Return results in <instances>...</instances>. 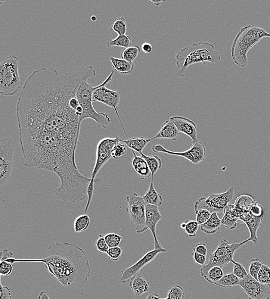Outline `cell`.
<instances>
[{
    "label": "cell",
    "instance_id": "obj_1",
    "mask_svg": "<svg viewBox=\"0 0 270 299\" xmlns=\"http://www.w3.org/2000/svg\"><path fill=\"white\" fill-rule=\"evenodd\" d=\"M85 77L77 70L61 74L40 68L28 77L17 104L18 126L34 128L66 137L79 144V118L70 101Z\"/></svg>",
    "mask_w": 270,
    "mask_h": 299
},
{
    "label": "cell",
    "instance_id": "obj_2",
    "mask_svg": "<svg viewBox=\"0 0 270 299\" xmlns=\"http://www.w3.org/2000/svg\"><path fill=\"white\" fill-rule=\"evenodd\" d=\"M11 264L21 262H40L44 263L50 274L55 277L63 286L82 288L91 276V268L86 253L73 243H56L48 249L45 258L35 260H18L9 258Z\"/></svg>",
    "mask_w": 270,
    "mask_h": 299
},
{
    "label": "cell",
    "instance_id": "obj_3",
    "mask_svg": "<svg viewBox=\"0 0 270 299\" xmlns=\"http://www.w3.org/2000/svg\"><path fill=\"white\" fill-rule=\"evenodd\" d=\"M176 65L178 68L176 74L185 77L186 71L192 65L202 63L219 64L221 57L215 46L206 42L194 43L186 47L176 55Z\"/></svg>",
    "mask_w": 270,
    "mask_h": 299
},
{
    "label": "cell",
    "instance_id": "obj_4",
    "mask_svg": "<svg viewBox=\"0 0 270 299\" xmlns=\"http://www.w3.org/2000/svg\"><path fill=\"white\" fill-rule=\"evenodd\" d=\"M265 37H270V33L255 25L241 28L231 48V57L235 64L239 67H246L248 65V52Z\"/></svg>",
    "mask_w": 270,
    "mask_h": 299
},
{
    "label": "cell",
    "instance_id": "obj_5",
    "mask_svg": "<svg viewBox=\"0 0 270 299\" xmlns=\"http://www.w3.org/2000/svg\"><path fill=\"white\" fill-rule=\"evenodd\" d=\"M99 85L94 86L89 84L88 82H84L80 84L76 92V98L79 104L83 108L82 114L79 118V129L82 121L86 119L94 120L98 127L106 129L111 122L109 115L103 112H98L93 106V94Z\"/></svg>",
    "mask_w": 270,
    "mask_h": 299
},
{
    "label": "cell",
    "instance_id": "obj_6",
    "mask_svg": "<svg viewBox=\"0 0 270 299\" xmlns=\"http://www.w3.org/2000/svg\"><path fill=\"white\" fill-rule=\"evenodd\" d=\"M18 58L11 55L3 59L0 64V93L13 96L23 88L22 79L18 73Z\"/></svg>",
    "mask_w": 270,
    "mask_h": 299
},
{
    "label": "cell",
    "instance_id": "obj_7",
    "mask_svg": "<svg viewBox=\"0 0 270 299\" xmlns=\"http://www.w3.org/2000/svg\"><path fill=\"white\" fill-rule=\"evenodd\" d=\"M120 139L117 136L116 138H104L99 142L96 148V160L94 169L91 174V182L90 183L88 188V201L86 204L85 213L88 211L90 204L92 200L94 192V183L100 184L102 182L101 178L96 179V176L107 161L112 158V152L118 143L119 142Z\"/></svg>",
    "mask_w": 270,
    "mask_h": 299
},
{
    "label": "cell",
    "instance_id": "obj_8",
    "mask_svg": "<svg viewBox=\"0 0 270 299\" xmlns=\"http://www.w3.org/2000/svg\"><path fill=\"white\" fill-rule=\"evenodd\" d=\"M249 241L250 240L248 239L240 243L230 244L226 239L221 240L216 250L210 254L208 263L201 267V276L204 278L209 270L213 266L222 267L229 263L234 264L235 262L234 260L235 252Z\"/></svg>",
    "mask_w": 270,
    "mask_h": 299
},
{
    "label": "cell",
    "instance_id": "obj_9",
    "mask_svg": "<svg viewBox=\"0 0 270 299\" xmlns=\"http://www.w3.org/2000/svg\"><path fill=\"white\" fill-rule=\"evenodd\" d=\"M234 198V188L233 186L222 194L210 193L207 198L202 197L195 202L194 211L195 213L202 209L209 211L211 213H223Z\"/></svg>",
    "mask_w": 270,
    "mask_h": 299
},
{
    "label": "cell",
    "instance_id": "obj_10",
    "mask_svg": "<svg viewBox=\"0 0 270 299\" xmlns=\"http://www.w3.org/2000/svg\"><path fill=\"white\" fill-rule=\"evenodd\" d=\"M15 143L5 137L0 141V188L6 185L11 176L14 165Z\"/></svg>",
    "mask_w": 270,
    "mask_h": 299
},
{
    "label": "cell",
    "instance_id": "obj_11",
    "mask_svg": "<svg viewBox=\"0 0 270 299\" xmlns=\"http://www.w3.org/2000/svg\"><path fill=\"white\" fill-rule=\"evenodd\" d=\"M114 73L115 71L114 70L112 71L111 74L105 79L104 82L100 84L99 88L95 90L94 94H93V101L101 102V103L106 105L108 107L114 109L120 121L123 132L127 137L125 127L123 125L118 112V106L120 101V92L119 91H115V90L106 88L107 84L111 83L112 80H113Z\"/></svg>",
    "mask_w": 270,
    "mask_h": 299
},
{
    "label": "cell",
    "instance_id": "obj_12",
    "mask_svg": "<svg viewBox=\"0 0 270 299\" xmlns=\"http://www.w3.org/2000/svg\"><path fill=\"white\" fill-rule=\"evenodd\" d=\"M126 211L135 224L136 232L141 233L148 229L146 226V203L142 196L133 194L127 196Z\"/></svg>",
    "mask_w": 270,
    "mask_h": 299
},
{
    "label": "cell",
    "instance_id": "obj_13",
    "mask_svg": "<svg viewBox=\"0 0 270 299\" xmlns=\"http://www.w3.org/2000/svg\"><path fill=\"white\" fill-rule=\"evenodd\" d=\"M152 150L155 153L162 152L169 155H176L187 159L194 165H198L206 159V150L205 146L198 141L192 144L190 148L184 152H174L169 150L160 145L152 146Z\"/></svg>",
    "mask_w": 270,
    "mask_h": 299
},
{
    "label": "cell",
    "instance_id": "obj_14",
    "mask_svg": "<svg viewBox=\"0 0 270 299\" xmlns=\"http://www.w3.org/2000/svg\"><path fill=\"white\" fill-rule=\"evenodd\" d=\"M238 285L248 299H270V284H263L250 275L240 280Z\"/></svg>",
    "mask_w": 270,
    "mask_h": 299
},
{
    "label": "cell",
    "instance_id": "obj_15",
    "mask_svg": "<svg viewBox=\"0 0 270 299\" xmlns=\"http://www.w3.org/2000/svg\"><path fill=\"white\" fill-rule=\"evenodd\" d=\"M167 250L166 249H160V250H154L148 251L140 260L133 264L132 266L127 267L122 271L119 282L122 284L130 281L133 277L137 275L138 273L148 264L151 263L155 259L158 254L162 253H166Z\"/></svg>",
    "mask_w": 270,
    "mask_h": 299
},
{
    "label": "cell",
    "instance_id": "obj_16",
    "mask_svg": "<svg viewBox=\"0 0 270 299\" xmlns=\"http://www.w3.org/2000/svg\"><path fill=\"white\" fill-rule=\"evenodd\" d=\"M163 219L159 209V207L154 205H146V226L151 230L154 241L155 250H160L164 248L160 242L158 241L156 235V227L158 223Z\"/></svg>",
    "mask_w": 270,
    "mask_h": 299
},
{
    "label": "cell",
    "instance_id": "obj_17",
    "mask_svg": "<svg viewBox=\"0 0 270 299\" xmlns=\"http://www.w3.org/2000/svg\"><path fill=\"white\" fill-rule=\"evenodd\" d=\"M169 120L175 124L179 133H185L191 138L193 144L199 141L197 138V127L193 121L181 116H172L170 117Z\"/></svg>",
    "mask_w": 270,
    "mask_h": 299
},
{
    "label": "cell",
    "instance_id": "obj_18",
    "mask_svg": "<svg viewBox=\"0 0 270 299\" xmlns=\"http://www.w3.org/2000/svg\"><path fill=\"white\" fill-rule=\"evenodd\" d=\"M263 217H256L253 216L250 212L240 214V219L242 222L246 224L250 233V241H252L254 245H257L259 242L257 236V232L261 226Z\"/></svg>",
    "mask_w": 270,
    "mask_h": 299
},
{
    "label": "cell",
    "instance_id": "obj_19",
    "mask_svg": "<svg viewBox=\"0 0 270 299\" xmlns=\"http://www.w3.org/2000/svg\"><path fill=\"white\" fill-rule=\"evenodd\" d=\"M223 213L224 216L221 219V224L226 228L234 230L236 228L237 223H241L242 222L240 219L241 213L236 208L234 204H229L223 211Z\"/></svg>",
    "mask_w": 270,
    "mask_h": 299
},
{
    "label": "cell",
    "instance_id": "obj_20",
    "mask_svg": "<svg viewBox=\"0 0 270 299\" xmlns=\"http://www.w3.org/2000/svg\"><path fill=\"white\" fill-rule=\"evenodd\" d=\"M129 286L136 298H139L151 289L150 283L144 277L136 275L130 280Z\"/></svg>",
    "mask_w": 270,
    "mask_h": 299
},
{
    "label": "cell",
    "instance_id": "obj_21",
    "mask_svg": "<svg viewBox=\"0 0 270 299\" xmlns=\"http://www.w3.org/2000/svg\"><path fill=\"white\" fill-rule=\"evenodd\" d=\"M132 152L133 155H134L132 161V166L137 174L139 178L141 180H144L152 176L151 171L148 166L147 161L141 156H137L135 151L132 150Z\"/></svg>",
    "mask_w": 270,
    "mask_h": 299
},
{
    "label": "cell",
    "instance_id": "obj_22",
    "mask_svg": "<svg viewBox=\"0 0 270 299\" xmlns=\"http://www.w3.org/2000/svg\"><path fill=\"white\" fill-rule=\"evenodd\" d=\"M179 132L172 121L167 120L161 127L160 132L153 137L155 139H169L176 141L179 136Z\"/></svg>",
    "mask_w": 270,
    "mask_h": 299
},
{
    "label": "cell",
    "instance_id": "obj_23",
    "mask_svg": "<svg viewBox=\"0 0 270 299\" xmlns=\"http://www.w3.org/2000/svg\"><path fill=\"white\" fill-rule=\"evenodd\" d=\"M153 138L146 139L143 137H133L130 139L126 140L120 139L122 142L127 146V148L132 149V150L138 152L139 154H142L144 149L145 148L149 143L151 142Z\"/></svg>",
    "mask_w": 270,
    "mask_h": 299
},
{
    "label": "cell",
    "instance_id": "obj_24",
    "mask_svg": "<svg viewBox=\"0 0 270 299\" xmlns=\"http://www.w3.org/2000/svg\"><path fill=\"white\" fill-rule=\"evenodd\" d=\"M112 66L114 71L122 74L128 75L131 74L135 68L134 63H130L123 59L111 57L110 58Z\"/></svg>",
    "mask_w": 270,
    "mask_h": 299
},
{
    "label": "cell",
    "instance_id": "obj_25",
    "mask_svg": "<svg viewBox=\"0 0 270 299\" xmlns=\"http://www.w3.org/2000/svg\"><path fill=\"white\" fill-rule=\"evenodd\" d=\"M142 197H143L146 204L159 207L162 205L163 202L162 196L156 191L154 188L153 179H152L150 188Z\"/></svg>",
    "mask_w": 270,
    "mask_h": 299
},
{
    "label": "cell",
    "instance_id": "obj_26",
    "mask_svg": "<svg viewBox=\"0 0 270 299\" xmlns=\"http://www.w3.org/2000/svg\"><path fill=\"white\" fill-rule=\"evenodd\" d=\"M221 220L219 219L217 213H212V216L206 223L201 225V231L207 234H213L219 231L221 226Z\"/></svg>",
    "mask_w": 270,
    "mask_h": 299
},
{
    "label": "cell",
    "instance_id": "obj_27",
    "mask_svg": "<svg viewBox=\"0 0 270 299\" xmlns=\"http://www.w3.org/2000/svg\"><path fill=\"white\" fill-rule=\"evenodd\" d=\"M256 201L251 196L243 195L237 199L234 204L236 208L241 213L250 211V208Z\"/></svg>",
    "mask_w": 270,
    "mask_h": 299
},
{
    "label": "cell",
    "instance_id": "obj_28",
    "mask_svg": "<svg viewBox=\"0 0 270 299\" xmlns=\"http://www.w3.org/2000/svg\"><path fill=\"white\" fill-rule=\"evenodd\" d=\"M240 282V279L236 276L234 273H229L223 276L221 280L214 284L221 288H230L236 285H238Z\"/></svg>",
    "mask_w": 270,
    "mask_h": 299
},
{
    "label": "cell",
    "instance_id": "obj_29",
    "mask_svg": "<svg viewBox=\"0 0 270 299\" xmlns=\"http://www.w3.org/2000/svg\"><path fill=\"white\" fill-rule=\"evenodd\" d=\"M141 156L144 158L148 165L152 173V179H154V174L162 167V161L158 156L152 155H146L142 153Z\"/></svg>",
    "mask_w": 270,
    "mask_h": 299
},
{
    "label": "cell",
    "instance_id": "obj_30",
    "mask_svg": "<svg viewBox=\"0 0 270 299\" xmlns=\"http://www.w3.org/2000/svg\"><path fill=\"white\" fill-rule=\"evenodd\" d=\"M132 40L131 37L127 35H118L116 39L109 40L107 43L108 48L120 47L127 49L132 47Z\"/></svg>",
    "mask_w": 270,
    "mask_h": 299
},
{
    "label": "cell",
    "instance_id": "obj_31",
    "mask_svg": "<svg viewBox=\"0 0 270 299\" xmlns=\"http://www.w3.org/2000/svg\"><path fill=\"white\" fill-rule=\"evenodd\" d=\"M224 274H223L222 267L216 266L212 267L209 270L204 279L211 284H214L221 280Z\"/></svg>",
    "mask_w": 270,
    "mask_h": 299
},
{
    "label": "cell",
    "instance_id": "obj_32",
    "mask_svg": "<svg viewBox=\"0 0 270 299\" xmlns=\"http://www.w3.org/2000/svg\"><path fill=\"white\" fill-rule=\"evenodd\" d=\"M90 224V219L88 215H82L76 218L74 222V231L77 233L85 232Z\"/></svg>",
    "mask_w": 270,
    "mask_h": 299
},
{
    "label": "cell",
    "instance_id": "obj_33",
    "mask_svg": "<svg viewBox=\"0 0 270 299\" xmlns=\"http://www.w3.org/2000/svg\"><path fill=\"white\" fill-rule=\"evenodd\" d=\"M140 51L141 49L138 45L130 47V48L123 50L122 54H121V57L123 60L128 61L130 63H133Z\"/></svg>",
    "mask_w": 270,
    "mask_h": 299
},
{
    "label": "cell",
    "instance_id": "obj_34",
    "mask_svg": "<svg viewBox=\"0 0 270 299\" xmlns=\"http://www.w3.org/2000/svg\"><path fill=\"white\" fill-rule=\"evenodd\" d=\"M200 224L196 220H186L181 224V227L189 237L194 238L198 232Z\"/></svg>",
    "mask_w": 270,
    "mask_h": 299
},
{
    "label": "cell",
    "instance_id": "obj_35",
    "mask_svg": "<svg viewBox=\"0 0 270 299\" xmlns=\"http://www.w3.org/2000/svg\"><path fill=\"white\" fill-rule=\"evenodd\" d=\"M111 30L116 33L118 35H126L127 32L126 18L123 17L117 18L112 25Z\"/></svg>",
    "mask_w": 270,
    "mask_h": 299
},
{
    "label": "cell",
    "instance_id": "obj_36",
    "mask_svg": "<svg viewBox=\"0 0 270 299\" xmlns=\"http://www.w3.org/2000/svg\"><path fill=\"white\" fill-rule=\"evenodd\" d=\"M185 297V291L181 286L175 285L170 287L166 298H161L160 296L158 299H183Z\"/></svg>",
    "mask_w": 270,
    "mask_h": 299
},
{
    "label": "cell",
    "instance_id": "obj_37",
    "mask_svg": "<svg viewBox=\"0 0 270 299\" xmlns=\"http://www.w3.org/2000/svg\"><path fill=\"white\" fill-rule=\"evenodd\" d=\"M263 264L259 258H253L249 262V275L257 280V276Z\"/></svg>",
    "mask_w": 270,
    "mask_h": 299
},
{
    "label": "cell",
    "instance_id": "obj_38",
    "mask_svg": "<svg viewBox=\"0 0 270 299\" xmlns=\"http://www.w3.org/2000/svg\"><path fill=\"white\" fill-rule=\"evenodd\" d=\"M105 241L109 248L119 247L122 240V236L117 233H109L104 235Z\"/></svg>",
    "mask_w": 270,
    "mask_h": 299
},
{
    "label": "cell",
    "instance_id": "obj_39",
    "mask_svg": "<svg viewBox=\"0 0 270 299\" xmlns=\"http://www.w3.org/2000/svg\"><path fill=\"white\" fill-rule=\"evenodd\" d=\"M257 281L263 284H270V267L263 265L257 276Z\"/></svg>",
    "mask_w": 270,
    "mask_h": 299
},
{
    "label": "cell",
    "instance_id": "obj_40",
    "mask_svg": "<svg viewBox=\"0 0 270 299\" xmlns=\"http://www.w3.org/2000/svg\"><path fill=\"white\" fill-rule=\"evenodd\" d=\"M127 148L125 143L120 141L115 146L113 152H112V158H113L114 160H118V159L123 156L126 153Z\"/></svg>",
    "mask_w": 270,
    "mask_h": 299
},
{
    "label": "cell",
    "instance_id": "obj_41",
    "mask_svg": "<svg viewBox=\"0 0 270 299\" xmlns=\"http://www.w3.org/2000/svg\"><path fill=\"white\" fill-rule=\"evenodd\" d=\"M233 273L240 280L246 279L248 275H249L246 269H245L244 266L236 261L234 263V270H233Z\"/></svg>",
    "mask_w": 270,
    "mask_h": 299
},
{
    "label": "cell",
    "instance_id": "obj_42",
    "mask_svg": "<svg viewBox=\"0 0 270 299\" xmlns=\"http://www.w3.org/2000/svg\"><path fill=\"white\" fill-rule=\"evenodd\" d=\"M95 247L97 250L101 253H107L109 247L105 241L104 235L101 234L99 238L95 242Z\"/></svg>",
    "mask_w": 270,
    "mask_h": 299
},
{
    "label": "cell",
    "instance_id": "obj_43",
    "mask_svg": "<svg viewBox=\"0 0 270 299\" xmlns=\"http://www.w3.org/2000/svg\"><path fill=\"white\" fill-rule=\"evenodd\" d=\"M196 214V221L201 226L202 224L206 223L210 219L212 213H211L209 211L202 209L199 211Z\"/></svg>",
    "mask_w": 270,
    "mask_h": 299
},
{
    "label": "cell",
    "instance_id": "obj_44",
    "mask_svg": "<svg viewBox=\"0 0 270 299\" xmlns=\"http://www.w3.org/2000/svg\"><path fill=\"white\" fill-rule=\"evenodd\" d=\"M250 213L253 216L256 217H264L265 216V209L261 204L255 201L250 208Z\"/></svg>",
    "mask_w": 270,
    "mask_h": 299
},
{
    "label": "cell",
    "instance_id": "obj_45",
    "mask_svg": "<svg viewBox=\"0 0 270 299\" xmlns=\"http://www.w3.org/2000/svg\"><path fill=\"white\" fill-rule=\"evenodd\" d=\"M122 252L123 249L122 248L119 247L111 248L108 250L107 254L110 259L114 261H117L119 260Z\"/></svg>",
    "mask_w": 270,
    "mask_h": 299
},
{
    "label": "cell",
    "instance_id": "obj_46",
    "mask_svg": "<svg viewBox=\"0 0 270 299\" xmlns=\"http://www.w3.org/2000/svg\"><path fill=\"white\" fill-rule=\"evenodd\" d=\"M13 271V266L11 263L7 261L1 262L0 264V275L1 276H8Z\"/></svg>",
    "mask_w": 270,
    "mask_h": 299
},
{
    "label": "cell",
    "instance_id": "obj_47",
    "mask_svg": "<svg viewBox=\"0 0 270 299\" xmlns=\"http://www.w3.org/2000/svg\"><path fill=\"white\" fill-rule=\"evenodd\" d=\"M0 285H1V289H0L1 299H12L11 286L9 285L3 286L1 282Z\"/></svg>",
    "mask_w": 270,
    "mask_h": 299
},
{
    "label": "cell",
    "instance_id": "obj_48",
    "mask_svg": "<svg viewBox=\"0 0 270 299\" xmlns=\"http://www.w3.org/2000/svg\"><path fill=\"white\" fill-rule=\"evenodd\" d=\"M192 254L193 255V259L195 264L199 265V266H204L206 261V256L195 251L192 252Z\"/></svg>",
    "mask_w": 270,
    "mask_h": 299
},
{
    "label": "cell",
    "instance_id": "obj_49",
    "mask_svg": "<svg viewBox=\"0 0 270 299\" xmlns=\"http://www.w3.org/2000/svg\"><path fill=\"white\" fill-rule=\"evenodd\" d=\"M193 251L203 255L204 256H207V249L204 243H199L195 245L193 249Z\"/></svg>",
    "mask_w": 270,
    "mask_h": 299
},
{
    "label": "cell",
    "instance_id": "obj_50",
    "mask_svg": "<svg viewBox=\"0 0 270 299\" xmlns=\"http://www.w3.org/2000/svg\"><path fill=\"white\" fill-rule=\"evenodd\" d=\"M13 251H9L7 248H5L0 255V262L5 261L9 258H13Z\"/></svg>",
    "mask_w": 270,
    "mask_h": 299
},
{
    "label": "cell",
    "instance_id": "obj_51",
    "mask_svg": "<svg viewBox=\"0 0 270 299\" xmlns=\"http://www.w3.org/2000/svg\"><path fill=\"white\" fill-rule=\"evenodd\" d=\"M141 50L146 54H150L153 50V46H152L151 43L145 42L142 45Z\"/></svg>",
    "mask_w": 270,
    "mask_h": 299
},
{
    "label": "cell",
    "instance_id": "obj_52",
    "mask_svg": "<svg viewBox=\"0 0 270 299\" xmlns=\"http://www.w3.org/2000/svg\"><path fill=\"white\" fill-rule=\"evenodd\" d=\"M38 299H50L49 295L46 291H42L40 293Z\"/></svg>",
    "mask_w": 270,
    "mask_h": 299
},
{
    "label": "cell",
    "instance_id": "obj_53",
    "mask_svg": "<svg viewBox=\"0 0 270 299\" xmlns=\"http://www.w3.org/2000/svg\"><path fill=\"white\" fill-rule=\"evenodd\" d=\"M160 295L156 294V293L151 292L147 296V297L145 299H158V297Z\"/></svg>",
    "mask_w": 270,
    "mask_h": 299
},
{
    "label": "cell",
    "instance_id": "obj_54",
    "mask_svg": "<svg viewBox=\"0 0 270 299\" xmlns=\"http://www.w3.org/2000/svg\"><path fill=\"white\" fill-rule=\"evenodd\" d=\"M166 2V1H160V0H158V1H151L150 0V1L151 4L157 6V7H158V6H160L161 4H162V3Z\"/></svg>",
    "mask_w": 270,
    "mask_h": 299
},
{
    "label": "cell",
    "instance_id": "obj_55",
    "mask_svg": "<svg viewBox=\"0 0 270 299\" xmlns=\"http://www.w3.org/2000/svg\"><path fill=\"white\" fill-rule=\"evenodd\" d=\"M91 20L93 21H95L96 20V17H91Z\"/></svg>",
    "mask_w": 270,
    "mask_h": 299
}]
</instances>
